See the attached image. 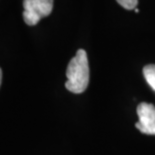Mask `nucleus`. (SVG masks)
Instances as JSON below:
<instances>
[{
	"mask_svg": "<svg viewBox=\"0 0 155 155\" xmlns=\"http://www.w3.org/2000/svg\"><path fill=\"white\" fill-rule=\"evenodd\" d=\"M65 87L72 93L79 94L86 90L89 83V64L86 51L79 49L69 62L66 70Z\"/></svg>",
	"mask_w": 155,
	"mask_h": 155,
	"instance_id": "obj_1",
	"label": "nucleus"
},
{
	"mask_svg": "<svg viewBox=\"0 0 155 155\" xmlns=\"http://www.w3.org/2000/svg\"><path fill=\"white\" fill-rule=\"evenodd\" d=\"M23 19L29 26H34L48 16L53 9V0H24Z\"/></svg>",
	"mask_w": 155,
	"mask_h": 155,
	"instance_id": "obj_2",
	"label": "nucleus"
},
{
	"mask_svg": "<svg viewBox=\"0 0 155 155\" xmlns=\"http://www.w3.org/2000/svg\"><path fill=\"white\" fill-rule=\"evenodd\" d=\"M138 122L135 126L141 133L155 135V106L151 103L142 102L137 107Z\"/></svg>",
	"mask_w": 155,
	"mask_h": 155,
	"instance_id": "obj_3",
	"label": "nucleus"
},
{
	"mask_svg": "<svg viewBox=\"0 0 155 155\" xmlns=\"http://www.w3.org/2000/svg\"><path fill=\"white\" fill-rule=\"evenodd\" d=\"M143 75L148 85L155 91V64L146 65L143 68Z\"/></svg>",
	"mask_w": 155,
	"mask_h": 155,
	"instance_id": "obj_4",
	"label": "nucleus"
},
{
	"mask_svg": "<svg viewBox=\"0 0 155 155\" xmlns=\"http://www.w3.org/2000/svg\"><path fill=\"white\" fill-rule=\"evenodd\" d=\"M119 4L124 7L127 10H132V9H136L138 0H116Z\"/></svg>",
	"mask_w": 155,
	"mask_h": 155,
	"instance_id": "obj_5",
	"label": "nucleus"
},
{
	"mask_svg": "<svg viewBox=\"0 0 155 155\" xmlns=\"http://www.w3.org/2000/svg\"><path fill=\"white\" fill-rule=\"evenodd\" d=\"M1 82H2V70L0 68V85H1Z\"/></svg>",
	"mask_w": 155,
	"mask_h": 155,
	"instance_id": "obj_6",
	"label": "nucleus"
}]
</instances>
